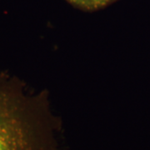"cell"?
Listing matches in <instances>:
<instances>
[{"mask_svg":"<svg viewBox=\"0 0 150 150\" xmlns=\"http://www.w3.org/2000/svg\"><path fill=\"white\" fill-rule=\"evenodd\" d=\"M78 8L85 11H95L105 8L116 0H67Z\"/></svg>","mask_w":150,"mask_h":150,"instance_id":"2","label":"cell"},{"mask_svg":"<svg viewBox=\"0 0 150 150\" xmlns=\"http://www.w3.org/2000/svg\"><path fill=\"white\" fill-rule=\"evenodd\" d=\"M39 135L32 100L0 80V150H43Z\"/></svg>","mask_w":150,"mask_h":150,"instance_id":"1","label":"cell"}]
</instances>
